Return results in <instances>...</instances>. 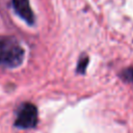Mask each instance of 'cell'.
Listing matches in <instances>:
<instances>
[{"label": "cell", "instance_id": "6da1fadb", "mask_svg": "<svg viewBox=\"0 0 133 133\" xmlns=\"http://www.w3.org/2000/svg\"><path fill=\"white\" fill-rule=\"evenodd\" d=\"M24 49L14 36H0V64L17 68L24 60Z\"/></svg>", "mask_w": 133, "mask_h": 133}, {"label": "cell", "instance_id": "7a4b0ae2", "mask_svg": "<svg viewBox=\"0 0 133 133\" xmlns=\"http://www.w3.org/2000/svg\"><path fill=\"white\" fill-rule=\"evenodd\" d=\"M37 124V109L31 103H24L19 111L15 126L21 129H31Z\"/></svg>", "mask_w": 133, "mask_h": 133}, {"label": "cell", "instance_id": "3957f363", "mask_svg": "<svg viewBox=\"0 0 133 133\" xmlns=\"http://www.w3.org/2000/svg\"><path fill=\"white\" fill-rule=\"evenodd\" d=\"M12 7L16 14L22 18L27 24L33 25L35 22L34 14L30 7L28 0H12Z\"/></svg>", "mask_w": 133, "mask_h": 133}, {"label": "cell", "instance_id": "277c9868", "mask_svg": "<svg viewBox=\"0 0 133 133\" xmlns=\"http://www.w3.org/2000/svg\"><path fill=\"white\" fill-rule=\"evenodd\" d=\"M87 63H88V57L86 55H82L79 60H78V64H77V72L80 73V74H83L86 70V66H87Z\"/></svg>", "mask_w": 133, "mask_h": 133}, {"label": "cell", "instance_id": "5b68a950", "mask_svg": "<svg viewBox=\"0 0 133 133\" xmlns=\"http://www.w3.org/2000/svg\"><path fill=\"white\" fill-rule=\"evenodd\" d=\"M121 76H122V78H123L125 81L133 82V66L124 70V71L122 72V75H121Z\"/></svg>", "mask_w": 133, "mask_h": 133}]
</instances>
